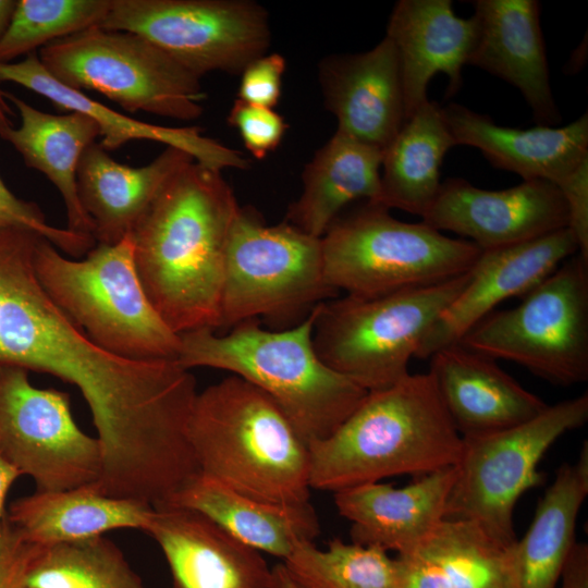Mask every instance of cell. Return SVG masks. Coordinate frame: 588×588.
<instances>
[{"label": "cell", "instance_id": "6da1fadb", "mask_svg": "<svg viewBox=\"0 0 588 588\" xmlns=\"http://www.w3.org/2000/svg\"><path fill=\"white\" fill-rule=\"evenodd\" d=\"M238 209L221 171L192 161L164 183L131 232L144 291L176 334L219 328L226 243Z\"/></svg>", "mask_w": 588, "mask_h": 588}, {"label": "cell", "instance_id": "7a4b0ae2", "mask_svg": "<svg viewBox=\"0 0 588 588\" xmlns=\"http://www.w3.org/2000/svg\"><path fill=\"white\" fill-rule=\"evenodd\" d=\"M463 437L430 371L368 391L327 438L310 442L311 489L336 492L397 475L421 477L454 466Z\"/></svg>", "mask_w": 588, "mask_h": 588}, {"label": "cell", "instance_id": "3957f363", "mask_svg": "<svg viewBox=\"0 0 588 588\" xmlns=\"http://www.w3.org/2000/svg\"><path fill=\"white\" fill-rule=\"evenodd\" d=\"M318 306L289 329L266 330L253 319L223 335L208 328L185 332L177 362L188 370L216 368L244 379L278 405L307 444L321 440L368 391L318 356L313 341Z\"/></svg>", "mask_w": 588, "mask_h": 588}, {"label": "cell", "instance_id": "277c9868", "mask_svg": "<svg viewBox=\"0 0 588 588\" xmlns=\"http://www.w3.org/2000/svg\"><path fill=\"white\" fill-rule=\"evenodd\" d=\"M198 471L256 500L310 503L309 451L278 405L231 375L198 392L188 422Z\"/></svg>", "mask_w": 588, "mask_h": 588}, {"label": "cell", "instance_id": "5b68a950", "mask_svg": "<svg viewBox=\"0 0 588 588\" xmlns=\"http://www.w3.org/2000/svg\"><path fill=\"white\" fill-rule=\"evenodd\" d=\"M37 278L54 303L105 351L132 360H177L181 336L162 320L138 278L131 234L70 259L36 244Z\"/></svg>", "mask_w": 588, "mask_h": 588}, {"label": "cell", "instance_id": "8992f818", "mask_svg": "<svg viewBox=\"0 0 588 588\" xmlns=\"http://www.w3.org/2000/svg\"><path fill=\"white\" fill-rule=\"evenodd\" d=\"M321 245L328 284L365 298L457 278L469 272L481 253L468 240L446 236L424 221L397 220L370 201L343 211Z\"/></svg>", "mask_w": 588, "mask_h": 588}, {"label": "cell", "instance_id": "52a82bcc", "mask_svg": "<svg viewBox=\"0 0 588 588\" xmlns=\"http://www.w3.org/2000/svg\"><path fill=\"white\" fill-rule=\"evenodd\" d=\"M468 278L469 272L382 296L323 302L314 327L315 350L324 364L367 391L388 388L409 373V360Z\"/></svg>", "mask_w": 588, "mask_h": 588}, {"label": "cell", "instance_id": "ba28073f", "mask_svg": "<svg viewBox=\"0 0 588 588\" xmlns=\"http://www.w3.org/2000/svg\"><path fill=\"white\" fill-rule=\"evenodd\" d=\"M338 293L326 280L321 238L285 220L268 225L240 206L226 243L219 328L258 317L289 323Z\"/></svg>", "mask_w": 588, "mask_h": 588}, {"label": "cell", "instance_id": "9c48e42d", "mask_svg": "<svg viewBox=\"0 0 588 588\" xmlns=\"http://www.w3.org/2000/svg\"><path fill=\"white\" fill-rule=\"evenodd\" d=\"M37 54L60 83L95 90L128 112L181 121L204 112L200 78L138 34L97 25L52 41Z\"/></svg>", "mask_w": 588, "mask_h": 588}, {"label": "cell", "instance_id": "30bf717a", "mask_svg": "<svg viewBox=\"0 0 588 588\" xmlns=\"http://www.w3.org/2000/svg\"><path fill=\"white\" fill-rule=\"evenodd\" d=\"M559 385L588 380V259L563 261L515 307L492 311L458 342Z\"/></svg>", "mask_w": 588, "mask_h": 588}, {"label": "cell", "instance_id": "8fae6325", "mask_svg": "<svg viewBox=\"0 0 588 588\" xmlns=\"http://www.w3.org/2000/svg\"><path fill=\"white\" fill-rule=\"evenodd\" d=\"M588 420V393L561 401L538 416L503 430L463 437L446 519L475 523L510 548L517 539L514 510L542 481L538 465L564 433Z\"/></svg>", "mask_w": 588, "mask_h": 588}, {"label": "cell", "instance_id": "7c38bea8", "mask_svg": "<svg viewBox=\"0 0 588 588\" xmlns=\"http://www.w3.org/2000/svg\"><path fill=\"white\" fill-rule=\"evenodd\" d=\"M99 26L140 35L199 78L241 74L271 40L268 12L249 0H112Z\"/></svg>", "mask_w": 588, "mask_h": 588}, {"label": "cell", "instance_id": "4fadbf2b", "mask_svg": "<svg viewBox=\"0 0 588 588\" xmlns=\"http://www.w3.org/2000/svg\"><path fill=\"white\" fill-rule=\"evenodd\" d=\"M0 453L37 491L95 483L102 471L100 443L76 425L69 393L34 387L16 366H0Z\"/></svg>", "mask_w": 588, "mask_h": 588}, {"label": "cell", "instance_id": "5bb4252c", "mask_svg": "<svg viewBox=\"0 0 588 588\" xmlns=\"http://www.w3.org/2000/svg\"><path fill=\"white\" fill-rule=\"evenodd\" d=\"M421 221L489 250L567 228L568 213L561 191L549 181L530 180L488 191L455 177L441 183Z\"/></svg>", "mask_w": 588, "mask_h": 588}, {"label": "cell", "instance_id": "9a60e30c", "mask_svg": "<svg viewBox=\"0 0 588 588\" xmlns=\"http://www.w3.org/2000/svg\"><path fill=\"white\" fill-rule=\"evenodd\" d=\"M577 253L578 243L568 228L481 250L466 285L440 315L416 358H430L437 351L458 343L497 305L511 297H523Z\"/></svg>", "mask_w": 588, "mask_h": 588}, {"label": "cell", "instance_id": "2e32d148", "mask_svg": "<svg viewBox=\"0 0 588 588\" xmlns=\"http://www.w3.org/2000/svg\"><path fill=\"white\" fill-rule=\"evenodd\" d=\"M319 83L336 131L363 144L384 151L406 121L397 54L387 36L365 52L324 58Z\"/></svg>", "mask_w": 588, "mask_h": 588}, {"label": "cell", "instance_id": "e0dca14e", "mask_svg": "<svg viewBox=\"0 0 588 588\" xmlns=\"http://www.w3.org/2000/svg\"><path fill=\"white\" fill-rule=\"evenodd\" d=\"M145 532L164 555L171 588H270L271 568L260 551L196 511L154 506Z\"/></svg>", "mask_w": 588, "mask_h": 588}, {"label": "cell", "instance_id": "ac0fdd59", "mask_svg": "<svg viewBox=\"0 0 588 588\" xmlns=\"http://www.w3.org/2000/svg\"><path fill=\"white\" fill-rule=\"evenodd\" d=\"M477 34L468 64L516 87L538 125L555 126V105L537 0H476Z\"/></svg>", "mask_w": 588, "mask_h": 588}, {"label": "cell", "instance_id": "d6986e66", "mask_svg": "<svg viewBox=\"0 0 588 588\" xmlns=\"http://www.w3.org/2000/svg\"><path fill=\"white\" fill-rule=\"evenodd\" d=\"M476 34L474 16H457L450 0H400L394 4L385 36L397 54L406 120L428 101V85L438 73L449 77L450 96L460 89Z\"/></svg>", "mask_w": 588, "mask_h": 588}, {"label": "cell", "instance_id": "ffe728a7", "mask_svg": "<svg viewBox=\"0 0 588 588\" xmlns=\"http://www.w3.org/2000/svg\"><path fill=\"white\" fill-rule=\"evenodd\" d=\"M456 467L441 468L401 488L368 482L333 493L351 522L352 542L403 554L420 544L445 518Z\"/></svg>", "mask_w": 588, "mask_h": 588}, {"label": "cell", "instance_id": "44dd1931", "mask_svg": "<svg viewBox=\"0 0 588 588\" xmlns=\"http://www.w3.org/2000/svg\"><path fill=\"white\" fill-rule=\"evenodd\" d=\"M441 111L455 145L479 149L493 167L524 181L558 185L588 160L587 113L561 127L518 128L495 124L490 117L455 102Z\"/></svg>", "mask_w": 588, "mask_h": 588}, {"label": "cell", "instance_id": "7402d4cb", "mask_svg": "<svg viewBox=\"0 0 588 588\" xmlns=\"http://www.w3.org/2000/svg\"><path fill=\"white\" fill-rule=\"evenodd\" d=\"M430 359L429 371L462 437L517 426L548 407L506 373L495 359L461 343L437 351Z\"/></svg>", "mask_w": 588, "mask_h": 588}, {"label": "cell", "instance_id": "603a6c76", "mask_svg": "<svg viewBox=\"0 0 588 588\" xmlns=\"http://www.w3.org/2000/svg\"><path fill=\"white\" fill-rule=\"evenodd\" d=\"M0 82L15 83L47 98L61 110L89 117L98 125L99 144L107 151L132 140H151L182 149L196 162L213 170L249 168V159L241 151L205 136L198 126L168 127L138 121L60 83L45 69L37 52L19 62L0 63Z\"/></svg>", "mask_w": 588, "mask_h": 588}, {"label": "cell", "instance_id": "cb8c5ba5", "mask_svg": "<svg viewBox=\"0 0 588 588\" xmlns=\"http://www.w3.org/2000/svg\"><path fill=\"white\" fill-rule=\"evenodd\" d=\"M192 161L186 151L167 146L148 164L130 167L114 160L99 143L89 145L81 157L76 184L95 241L113 245L131 234L164 183Z\"/></svg>", "mask_w": 588, "mask_h": 588}, {"label": "cell", "instance_id": "d4e9b609", "mask_svg": "<svg viewBox=\"0 0 588 588\" xmlns=\"http://www.w3.org/2000/svg\"><path fill=\"white\" fill-rule=\"evenodd\" d=\"M588 494V443L575 463L562 464L520 539L507 549L509 588H558L576 543V523Z\"/></svg>", "mask_w": 588, "mask_h": 588}, {"label": "cell", "instance_id": "484cf974", "mask_svg": "<svg viewBox=\"0 0 588 588\" xmlns=\"http://www.w3.org/2000/svg\"><path fill=\"white\" fill-rule=\"evenodd\" d=\"M382 157L380 149L335 131L305 166L302 193L285 221L321 238L352 203L380 204Z\"/></svg>", "mask_w": 588, "mask_h": 588}, {"label": "cell", "instance_id": "4316f807", "mask_svg": "<svg viewBox=\"0 0 588 588\" xmlns=\"http://www.w3.org/2000/svg\"><path fill=\"white\" fill-rule=\"evenodd\" d=\"M162 504L196 511L240 541L282 562L297 540L313 541L320 532L311 503L301 506L266 503L199 471Z\"/></svg>", "mask_w": 588, "mask_h": 588}, {"label": "cell", "instance_id": "83f0119b", "mask_svg": "<svg viewBox=\"0 0 588 588\" xmlns=\"http://www.w3.org/2000/svg\"><path fill=\"white\" fill-rule=\"evenodd\" d=\"M154 513L149 503L114 498L96 483L59 491H37L14 500L7 520L29 541L48 547L102 536L124 528L145 532Z\"/></svg>", "mask_w": 588, "mask_h": 588}, {"label": "cell", "instance_id": "f1b7e54d", "mask_svg": "<svg viewBox=\"0 0 588 588\" xmlns=\"http://www.w3.org/2000/svg\"><path fill=\"white\" fill-rule=\"evenodd\" d=\"M4 97L16 108L20 125L11 127L3 139L59 191L68 229L94 237L93 223L78 199L76 173L83 152L100 135L98 125L79 112L47 113L12 94L4 93Z\"/></svg>", "mask_w": 588, "mask_h": 588}, {"label": "cell", "instance_id": "f546056e", "mask_svg": "<svg viewBox=\"0 0 588 588\" xmlns=\"http://www.w3.org/2000/svg\"><path fill=\"white\" fill-rule=\"evenodd\" d=\"M453 146L441 107L428 100L383 151L380 205L422 218L439 193L440 167Z\"/></svg>", "mask_w": 588, "mask_h": 588}, {"label": "cell", "instance_id": "4dcf8cb0", "mask_svg": "<svg viewBox=\"0 0 588 588\" xmlns=\"http://www.w3.org/2000/svg\"><path fill=\"white\" fill-rule=\"evenodd\" d=\"M507 549L475 523L444 518L412 551L434 567L448 588H509Z\"/></svg>", "mask_w": 588, "mask_h": 588}, {"label": "cell", "instance_id": "1f68e13d", "mask_svg": "<svg viewBox=\"0 0 588 588\" xmlns=\"http://www.w3.org/2000/svg\"><path fill=\"white\" fill-rule=\"evenodd\" d=\"M282 563L296 588H397L394 559L387 551L338 538L326 550L297 540Z\"/></svg>", "mask_w": 588, "mask_h": 588}, {"label": "cell", "instance_id": "d6a6232c", "mask_svg": "<svg viewBox=\"0 0 588 588\" xmlns=\"http://www.w3.org/2000/svg\"><path fill=\"white\" fill-rule=\"evenodd\" d=\"M29 588H145L120 548L102 536L45 547Z\"/></svg>", "mask_w": 588, "mask_h": 588}, {"label": "cell", "instance_id": "836d02e7", "mask_svg": "<svg viewBox=\"0 0 588 588\" xmlns=\"http://www.w3.org/2000/svg\"><path fill=\"white\" fill-rule=\"evenodd\" d=\"M112 0H17L11 24L0 40V63L58 39L100 25Z\"/></svg>", "mask_w": 588, "mask_h": 588}, {"label": "cell", "instance_id": "e575fe53", "mask_svg": "<svg viewBox=\"0 0 588 588\" xmlns=\"http://www.w3.org/2000/svg\"><path fill=\"white\" fill-rule=\"evenodd\" d=\"M22 229L34 232L68 255L78 258L95 246V238L48 223L40 207L15 196L0 177V231Z\"/></svg>", "mask_w": 588, "mask_h": 588}, {"label": "cell", "instance_id": "d590c367", "mask_svg": "<svg viewBox=\"0 0 588 588\" xmlns=\"http://www.w3.org/2000/svg\"><path fill=\"white\" fill-rule=\"evenodd\" d=\"M245 148L256 158L264 159L280 145L287 124L273 109L254 106L236 99L228 115Z\"/></svg>", "mask_w": 588, "mask_h": 588}, {"label": "cell", "instance_id": "8d00e7d4", "mask_svg": "<svg viewBox=\"0 0 588 588\" xmlns=\"http://www.w3.org/2000/svg\"><path fill=\"white\" fill-rule=\"evenodd\" d=\"M286 61L280 53H266L246 65L241 73L237 99L272 109L278 105Z\"/></svg>", "mask_w": 588, "mask_h": 588}, {"label": "cell", "instance_id": "74e56055", "mask_svg": "<svg viewBox=\"0 0 588 588\" xmlns=\"http://www.w3.org/2000/svg\"><path fill=\"white\" fill-rule=\"evenodd\" d=\"M44 548L29 541L5 517L0 531V588H29L28 574Z\"/></svg>", "mask_w": 588, "mask_h": 588}, {"label": "cell", "instance_id": "f35d334b", "mask_svg": "<svg viewBox=\"0 0 588 588\" xmlns=\"http://www.w3.org/2000/svg\"><path fill=\"white\" fill-rule=\"evenodd\" d=\"M567 207L568 229L574 234L579 254L588 259V160L558 185Z\"/></svg>", "mask_w": 588, "mask_h": 588}, {"label": "cell", "instance_id": "ab89813d", "mask_svg": "<svg viewBox=\"0 0 588 588\" xmlns=\"http://www.w3.org/2000/svg\"><path fill=\"white\" fill-rule=\"evenodd\" d=\"M559 588H588V546L574 544L559 581Z\"/></svg>", "mask_w": 588, "mask_h": 588}, {"label": "cell", "instance_id": "60d3db41", "mask_svg": "<svg viewBox=\"0 0 588 588\" xmlns=\"http://www.w3.org/2000/svg\"><path fill=\"white\" fill-rule=\"evenodd\" d=\"M19 477L17 470L0 453V531L5 523L8 493Z\"/></svg>", "mask_w": 588, "mask_h": 588}, {"label": "cell", "instance_id": "b9f144b4", "mask_svg": "<svg viewBox=\"0 0 588 588\" xmlns=\"http://www.w3.org/2000/svg\"><path fill=\"white\" fill-rule=\"evenodd\" d=\"M17 0H0V40L11 24Z\"/></svg>", "mask_w": 588, "mask_h": 588}, {"label": "cell", "instance_id": "7bdbcfd3", "mask_svg": "<svg viewBox=\"0 0 588 588\" xmlns=\"http://www.w3.org/2000/svg\"><path fill=\"white\" fill-rule=\"evenodd\" d=\"M270 588H296L282 562L271 567Z\"/></svg>", "mask_w": 588, "mask_h": 588}, {"label": "cell", "instance_id": "ee69618b", "mask_svg": "<svg viewBox=\"0 0 588 588\" xmlns=\"http://www.w3.org/2000/svg\"><path fill=\"white\" fill-rule=\"evenodd\" d=\"M12 114L11 108L7 103L4 91L0 89V137L4 138L8 131L12 127L9 115Z\"/></svg>", "mask_w": 588, "mask_h": 588}]
</instances>
